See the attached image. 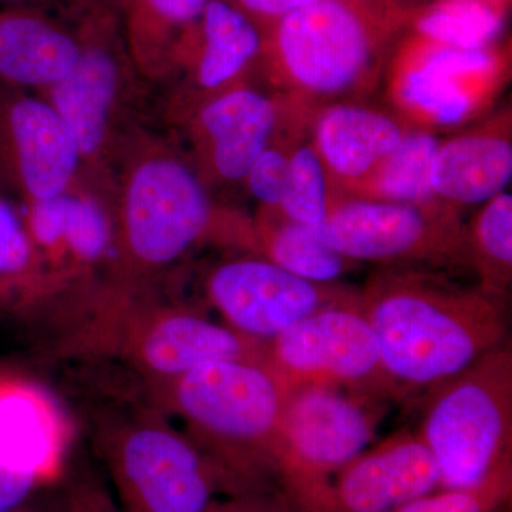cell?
I'll use <instances>...</instances> for the list:
<instances>
[{
  "mask_svg": "<svg viewBox=\"0 0 512 512\" xmlns=\"http://www.w3.org/2000/svg\"><path fill=\"white\" fill-rule=\"evenodd\" d=\"M113 262L106 278L150 288L192 251L212 239L254 249L252 221L214 204L188 154L137 126L111 171Z\"/></svg>",
  "mask_w": 512,
  "mask_h": 512,
  "instance_id": "1",
  "label": "cell"
},
{
  "mask_svg": "<svg viewBox=\"0 0 512 512\" xmlns=\"http://www.w3.org/2000/svg\"><path fill=\"white\" fill-rule=\"evenodd\" d=\"M360 299L402 399L446 382L507 343L505 303L444 271L386 266L367 279Z\"/></svg>",
  "mask_w": 512,
  "mask_h": 512,
  "instance_id": "2",
  "label": "cell"
},
{
  "mask_svg": "<svg viewBox=\"0 0 512 512\" xmlns=\"http://www.w3.org/2000/svg\"><path fill=\"white\" fill-rule=\"evenodd\" d=\"M150 390L157 409L183 421L227 497L281 488L278 434L286 390L265 356L205 363Z\"/></svg>",
  "mask_w": 512,
  "mask_h": 512,
  "instance_id": "3",
  "label": "cell"
},
{
  "mask_svg": "<svg viewBox=\"0 0 512 512\" xmlns=\"http://www.w3.org/2000/svg\"><path fill=\"white\" fill-rule=\"evenodd\" d=\"M402 25L400 10L316 0L264 33L259 67L276 93L313 113L375 92Z\"/></svg>",
  "mask_w": 512,
  "mask_h": 512,
  "instance_id": "4",
  "label": "cell"
},
{
  "mask_svg": "<svg viewBox=\"0 0 512 512\" xmlns=\"http://www.w3.org/2000/svg\"><path fill=\"white\" fill-rule=\"evenodd\" d=\"M123 512H208L224 481L190 437L156 406H106L90 421Z\"/></svg>",
  "mask_w": 512,
  "mask_h": 512,
  "instance_id": "5",
  "label": "cell"
},
{
  "mask_svg": "<svg viewBox=\"0 0 512 512\" xmlns=\"http://www.w3.org/2000/svg\"><path fill=\"white\" fill-rule=\"evenodd\" d=\"M79 346L114 353L146 380L170 382L205 363L265 356L266 343L239 335L225 323L180 303H165L150 288L107 282Z\"/></svg>",
  "mask_w": 512,
  "mask_h": 512,
  "instance_id": "6",
  "label": "cell"
},
{
  "mask_svg": "<svg viewBox=\"0 0 512 512\" xmlns=\"http://www.w3.org/2000/svg\"><path fill=\"white\" fill-rule=\"evenodd\" d=\"M82 52L72 72L40 96L55 107L76 138L83 177L109 188L146 80L131 59L119 6L101 3L76 20Z\"/></svg>",
  "mask_w": 512,
  "mask_h": 512,
  "instance_id": "7",
  "label": "cell"
},
{
  "mask_svg": "<svg viewBox=\"0 0 512 512\" xmlns=\"http://www.w3.org/2000/svg\"><path fill=\"white\" fill-rule=\"evenodd\" d=\"M417 433L440 471L441 488H470L512 464L510 343L424 392Z\"/></svg>",
  "mask_w": 512,
  "mask_h": 512,
  "instance_id": "8",
  "label": "cell"
},
{
  "mask_svg": "<svg viewBox=\"0 0 512 512\" xmlns=\"http://www.w3.org/2000/svg\"><path fill=\"white\" fill-rule=\"evenodd\" d=\"M389 400L325 386L286 392L278 434L279 484L296 512L372 446Z\"/></svg>",
  "mask_w": 512,
  "mask_h": 512,
  "instance_id": "9",
  "label": "cell"
},
{
  "mask_svg": "<svg viewBox=\"0 0 512 512\" xmlns=\"http://www.w3.org/2000/svg\"><path fill=\"white\" fill-rule=\"evenodd\" d=\"M507 47L454 49L406 40L384 70L392 110L412 128L450 130L473 123L510 80Z\"/></svg>",
  "mask_w": 512,
  "mask_h": 512,
  "instance_id": "10",
  "label": "cell"
},
{
  "mask_svg": "<svg viewBox=\"0 0 512 512\" xmlns=\"http://www.w3.org/2000/svg\"><path fill=\"white\" fill-rule=\"evenodd\" d=\"M320 237L349 261L436 271L468 269L466 224L443 202L333 198Z\"/></svg>",
  "mask_w": 512,
  "mask_h": 512,
  "instance_id": "11",
  "label": "cell"
},
{
  "mask_svg": "<svg viewBox=\"0 0 512 512\" xmlns=\"http://www.w3.org/2000/svg\"><path fill=\"white\" fill-rule=\"evenodd\" d=\"M265 362L286 392L325 386L384 400L402 399L384 370L360 289L266 343Z\"/></svg>",
  "mask_w": 512,
  "mask_h": 512,
  "instance_id": "12",
  "label": "cell"
},
{
  "mask_svg": "<svg viewBox=\"0 0 512 512\" xmlns=\"http://www.w3.org/2000/svg\"><path fill=\"white\" fill-rule=\"evenodd\" d=\"M356 291L342 284L306 281L259 254L222 259L204 281L205 298L222 323L261 343Z\"/></svg>",
  "mask_w": 512,
  "mask_h": 512,
  "instance_id": "13",
  "label": "cell"
},
{
  "mask_svg": "<svg viewBox=\"0 0 512 512\" xmlns=\"http://www.w3.org/2000/svg\"><path fill=\"white\" fill-rule=\"evenodd\" d=\"M82 177L76 138L50 101L0 83V194L28 205Z\"/></svg>",
  "mask_w": 512,
  "mask_h": 512,
  "instance_id": "14",
  "label": "cell"
},
{
  "mask_svg": "<svg viewBox=\"0 0 512 512\" xmlns=\"http://www.w3.org/2000/svg\"><path fill=\"white\" fill-rule=\"evenodd\" d=\"M292 109L281 94L245 82L168 120L183 128L191 147L188 157L210 188L244 183Z\"/></svg>",
  "mask_w": 512,
  "mask_h": 512,
  "instance_id": "15",
  "label": "cell"
},
{
  "mask_svg": "<svg viewBox=\"0 0 512 512\" xmlns=\"http://www.w3.org/2000/svg\"><path fill=\"white\" fill-rule=\"evenodd\" d=\"M33 244L60 289L109 275L114 234L109 191L77 181L49 200L19 205Z\"/></svg>",
  "mask_w": 512,
  "mask_h": 512,
  "instance_id": "16",
  "label": "cell"
},
{
  "mask_svg": "<svg viewBox=\"0 0 512 512\" xmlns=\"http://www.w3.org/2000/svg\"><path fill=\"white\" fill-rule=\"evenodd\" d=\"M440 488L429 447L417 431L400 430L343 467L305 512H393Z\"/></svg>",
  "mask_w": 512,
  "mask_h": 512,
  "instance_id": "17",
  "label": "cell"
},
{
  "mask_svg": "<svg viewBox=\"0 0 512 512\" xmlns=\"http://www.w3.org/2000/svg\"><path fill=\"white\" fill-rule=\"evenodd\" d=\"M264 33L231 0H210L178 55L168 101L173 117L215 94L248 82L261 63Z\"/></svg>",
  "mask_w": 512,
  "mask_h": 512,
  "instance_id": "18",
  "label": "cell"
},
{
  "mask_svg": "<svg viewBox=\"0 0 512 512\" xmlns=\"http://www.w3.org/2000/svg\"><path fill=\"white\" fill-rule=\"evenodd\" d=\"M309 124L313 147L336 197L355 194L412 128L392 109L355 100L319 107Z\"/></svg>",
  "mask_w": 512,
  "mask_h": 512,
  "instance_id": "19",
  "label": "cell"
},
{
  "mask_svg": "<svg viewBox=\"0 0 512 512\" xmlns=\"http://www.w3.org/2000/svg\"><path fill=\"white\" fill-rule=\"evenodd\" d=\"M511 107L441 140L430 168L434 198L460 211L501 194L512 177Z\"/></svg>",
  "mask_w": 512,
  "mask_h": 512,
  "instance_id": "20",
  "label": "cell"
},
{
  "mask_svg": "<svg viewBox=\"0 0 512 512\" xmlns=\"http://www.w3.org/2000/svg\"><path fill=\"white\" fill-rule=\"evenodd\" d=\"M82 52L76 22L32 5L0 9V83L42 94L72 72Z\"/></svg>",
  "mask_w": 512,
  "mask_h": 512,
  "instance_id": "21",
  "label": "cell"
},
{
  "mask_svg": "<svg viewBox=\"0 0 512 512\" xmlns=\"http://www.w3.org/2000/svg\"><path fill=\"white\" fill-rule=\"evenodd\" d=\"M210 0H120L131 59L146 82L173 79L178 55Z\"/></svg>",
  "mask_w": 512,
  "mask_h": 512,
  "instance_id": "22",
  "label": "cell"
},
{
  "mask_svg": "<svg viewBox=\"0 0 512 512\" xmlns=\"http://www.w3.org/2000/svg\"><path fill=\"white\" fill-rule=\"evenodd\" d=\"M510 0H430L402 10L410 39L454 49L497 45L507 23Z\"/></svg>",
  "mask_w": 512,
  "mask_h": 512,
  "instance_id": "23",
  "label": "cell"
},
{
  "mask_svg": "<svg viewBox=\"0 0 512 512\" xmlns=\"http://www.w3.org/2000/svg\"><path fill=\"white\" fill-rule=\"evenodd\" d=\"M252 229L256 254L306 281L339 284L357 266L330 248L318 227L288 220L279 211L259 208Z\"/></svg>",
  "mask_w": 512,
  "mask_h": 512,
  "instance_id": "24",
  "label": "cell"
},
{
  "mask_svg": "<svg viewBox=\"0 0 512 512\" xmlns=\"http://www.w3.org/2000/svg\"><path fill=\"white\" fill-rule=\"evenodd\" d=\"M60 292L30 238L18 202H0V311L28 315Z\"/></svg>",
  "mask_w": 512,
  "mask_h": 512,
  "instance_id": "25",
  "label": "cell"
},
{
  "mask_svg": "<svg viewBox=\"0 0 512 512\" xmlns=\"http://www.w3.org/2000/svg\"><path fill=\"white\" fill-rule=\"evenodd\" d=\"M467 266L477 286L505 303L512 281V195L501 192L480 205L466 224Z\"/></svg>",
  "mask_w": 512,
  "mask_h": 512,
  "instance_id": "26",
  "label": "cell"
},
{
  "mask_svg": "<svg viewBox=\"0 0 512 512\" xmlns=\"http://www.w3.org/2000/svg\"><path fill=\"white\" fill-rule=\"evenodd\" d=\"M441 138L436 131L410 128L352 198L392 202L436 200L430 187V168Z\"/></svg>",
  "mask_w": 512,
  "mask_h": 512,
  "instance_id": "27",
  "label": "cell"
},
{
  "mask_svg": "<svg viewBox=\"0 0 512 512\" xmlns=\"http://www.w3.org/2000/svg\"><path fill=\"white\" fill-rule=\"evenodd\" d=\"M332 188L311 140L296 141L289 157L284 197L276 211L298 224L319 227L332 208Z\"/></svg>",
  "mask_w": 512,
  "mask_h": 512,
  "instance_id": "28",
  "label": "cell"
},
{
  "mask_svg": "<svg viewBox=\"0 0 512 512\" xmlns=\"http://www.w3.org/2000/svg\"><path fill=\"white\" fill-rule=\"evenodd\" d=\"M512 464L470 488H440L393 512H503L511 503Z\"/></svg>",
  "mask_w": 512,
  "mask_h": 512,
  "instance_id": "29",
  "label": "cell"
},
{
  "mask_svg": "<svg viewBox=\"0 0 512 512\" xmlns=\"http://www.w3.org/2000/svg\"><path fill=\"white\" fill-rule=\"evenodd\" d=\"M49 477L0 448V512H12L29 503Z\"/></svg>",
  "mask_w": 512,
  "mask_h": 512,
  "instance_id": "30",
  "label": "cell"
},
{
  "mask_svg": "<svg viewBox=\"0 0 512 512\" xmlns=\"http://www.w3.org/2000/svg\"><path fill=\"white\" fill-rule=\"evenodd\" d=\"M55 512H123L103 484L89 476L70 480L55 504Z\"/></svg>",
  "mask_w": 512,
  "mask_h": 512,
  "instance_id": "31",
  "label": "cell"
},
{
  "mask_svg": "<svg viewBox=\"0 0 512 512\" xmlns=\"http://www.w3.org/2000/svg\"><path fill=\"white\" fill-rule=\"evenodd\" d=\"M208 512H296L281 488L251 491L222 498Z\"/></svg>",
  "mask_w": 512,
  "mask_h": 512,
  "instance_id": "32",
  "label": "cell"
},
{
  "mask_svg": "<svg viewBox=\"0 0 512 512\" xmlns=\"http://www.w3.org/2000/svg\"><path fill=\"white\" fill-rule=\"evenodd\" d=\"M231 2L244 12L262 33H266L285 16L311 5L316 0H231Z\"/></svg>",
  "mask_w": 512,
  "mask_h": 512,
  "instance_id": "33",
  "label": "cell"
},
{
  "mask_svg": "<svg viewBox=\"0 0 512 512\" xmlns=\"http://www.w3.org/2000/svg\"><path fill=\"white\" fill-rule=\"evenodd\" d=\"M0 2H5L6 5L40 6V8L52 10V12L59 13V15L76 22L77 19L82 18L83 15L106 0H0Z\"/></svg>",
  "mask_w": 512,
  "mask_h": 512,
  "instance_id": "34",
  "label": "cell"
},
{
  "mask_svg": "<svg viewBox=\"0 0 512 512\" xmlns=\"http://www.w3.org/2000/svg\"><path fill=\"white\" fill-rule=\"evenodd\" d=\"M20 383L22 382H19L18 379L0 375V416H2L3 407L8 403L10 396L16 392Z\"/></svg>",
  "mask_w": 512,
  "mask_h": 512,
  "instance_id": "35",
  "label": "cell"
},
{
  "mask_svg": "<svg viewBox=\"0 0 512 512\" xmlns=\"http://www.w3.org/2000/svg\"><path fill=\"white\" fill-rule=\"evenodd\" d=\"M373 8L384 10V12H393V10H399L397 8V0H366Z\"/></svg>",
  "mask_w": 512,
  "mask_h": 512,
  "instance_id": "36",
  "label": "cell"
},
{
  "mask_svg": "<svg viewBox=\"0 0 512 512\" xmlns=\"http://www.w3.org/2000/svg\"><path fill=\"white\" fill-rule=\"evenodd\" d=\"M12 512H55V504L50 505V507L47 508H42L33 507V505H29V503H26L25 505H22V507H19L18 510Z\"/></svg>",
  "mask_w": 512,
  "mask_h": 512,
  "instance_id": "37",
  "label": "cell"
},
{
  "mask_svg": "<svg viewBox=\"0 0 512 512\" xmlns=\"http://www.w3.org/2000/svg\"><path fill=\"white\" fill-rule=\"evenodd\" d=\"M407 2L409 3H406V5H404L403 8L400 10L416 8V6H420L423 5V3L430 2V0H407ZM397 3H399V0H397Z\"/></svg>",
  "mask_w": 512,
  "mask_h": 512,
  "instance_id": "38",
  "label": "cell"
},
{
  "mask_svg": "<svg viewBox=\"0 0 512 512\" xmlns=\"http://www.w3.org/2000/svg\"><path fill=\"white\" fill-rule=\"evenodd\" d=\"M346 2L356 3V5H369L366 0H346Z\"/></svg>",
  "mask_w": 512,
  "mask_h": 512,
  "instance_id": "39",
  "label": "cell"
},
{
  "mask_svg": "<svg viewBox=\"0 0 512 512\" xmlns=\"http://www.w3.org/2000/svg\"><path fill=\"white\" fill-rule=\"evenodd\" d=\"M2 200H3V195L0 194V202H2Z\"/></svg>",
  "mask_w": 512,
  "mask_h": 512,
  "instance_id": "40",
  "label": "cell"
},
{
  "mask_svg": "<svg viewBox=\"0 0 512 512\" xmlns=\"http://www.w3.org/2000/svg\"><path fill=\"white\" fill-rule=\"evenodd\" d=\"M114 2H116V3H117V6H119V2H120V0H114Z\"/></svg>",
  "mask_w": 512,
  "mask_h": 512,
  "instance_id": "41",
  "label": "cell"
}]
</instances>
